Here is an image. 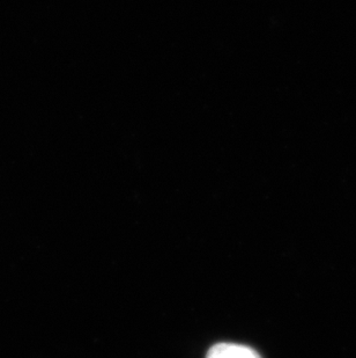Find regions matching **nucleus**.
<instances>
[{"label": "nucleus", "instance_id": "obj_1", "mask_svg": "<svg viewBox=\"0 0 356 358\" xmlns=\"http://www.w3.org/2000/svg\"><path fill=\"white\" fill-rule=\"evenodd\" d=\"M206 358H262L258 352L246 345L218 343L209 349Z\"/></svg>", "mask_w": 356, "mask_h": 358}]
</instances>
